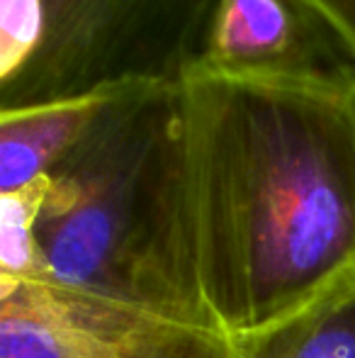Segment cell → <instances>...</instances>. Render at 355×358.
I'll list each match as a JSON object with an SVG mask.
<instances>
[{
  "mask_svg": "<svg viewBox=\"0 0 355 358\" xmlns=\"http://www.w3.org/2000/svg\"><path fill=\"white\" fill-rule=\"evenodd\" d=\"M44 37L42 0H0V85L10 83Z\"/></svg>",
  "mask_w": 355,
  "mask_h": 358,
  "instance_id": "9",
  "label": "cell"
},
{
  "mask_svg": "<svg viewBox=\"0 0 355 358\" xmlns=\"http://www.w3.org/2000/svg\"><path fill=\"white\" fill-rule=\"evenodd\" d=\"M17 283L105 358H229L199 287L178 85L119 88L49 171Z\"/></svg>",
  "mask_w": 355,
  "mask_h": 358,
  "instance_id": "2",
  "label": "cell"
},
{
  "mask_svg": "<svg viewBox=\"0 0 355 358\" xmlns=\"http://www.w3.org/2000/svg\"><path fill=\"white\" fill-rule=\"evenodd\" d=\"M47 176L15 193H0V275L24 280L34 266V222Z\"/></svg>",
  "mask_w": 355,
  "mask_h": 358,
  "instance_id": "8",
  "label": "cell"
},
{
  "mask_svg": "<svg viewBox=\"0 0 355 358\" xmlns=\"http://www.w3.org/2000/svg\"><path fill=\"white\" fill-rule=\"evenodd\" d=\"M178 127L199 287L227 339L355 268V85L192 69Z\"/></svg>",
  "mask_w": 355,
  "mask_h": 358,
  "instance_id": "1",
  "label": "cell"
},
{
  "mask_svg": "<svg viewBox=\"0 0 355 358\" xmlns=\"http://www.w3.org/2000/svg\"><path fill=\"white\" fill-rule=\"evenodd\" d=\"M0 358H105L54 324L22 283L0 278Z\"/></svg>",
  "mask_w": 355,
  "mask_h": 358,
  "instance_id": "7",
  "label": "cell"
},
{
  "mask_svg": "<svg viewBox=\"0 0 355 358\" xmlns=\"http://www.w3.org/2000/svg\"><path fill=\"white\" fill-rule=\"evenodd\" d=\"M312 5L355 54V0H304Z\"/></svg>",
  "mask_w": 355,
  "mask_h": 358,
  "instance_id": "10",
  "label": "cell"
},
{
  "mask_svg": "<svg viewBox=\"0 0 355 358\" xmlns=\"http://www.w3.org/2000/svg\"><path fill=\"white\" fill-rule=\"evenodd\" d=\"M229 358H355V268L282 320L229 339Z\"/></svg>",
  "mask_w": 355,
  "mask_h": 358,
  "instance_id": "6",
  "label": "cell"
},
{
  "mask_svg": "<svg viewBox=\"0 0 355 358\" xmlns=\"http://www.w3.org/2000/svg\"><path fill=\"white\" fill-rule=\"evenodd\" d=\"M117 90L0 108V193H15L49 176Z\"/></svg>",
  "mask_w": 355,
  "mask_h": 358,
  "instance_id": "5",
  "label": "cell"
},
{
  "mask_svg": "<svg viewBox=\"0 0 355 358\" xmlns=\"http://www.w3.org/2000/svg\"><path fill=\"white\" fill-rule=\"evenodd\" d=\"M195 69L355 85V54L304 0H217Z\"/></svg>",
  "mask_w": 355,
  "mask_h": 358,
  "instance_id": "4",
  "label": "cell"
},
{
  "mask_svg": "<svg viewBox=\"0 0 355 358\" xmlns=\"http://www.w3.org/2000/svg\"><path fill=\"white\" fill-rule=\"evenodd\" d=\"M32 62L0 85V108H29L137 83L178 85L199 62L217 0H42Z\"/></svg>",
  "mask_w": 355,
  "mask_h": 358,
  "instance_id": "3",
  "label": "cell"
}]
</instances>
